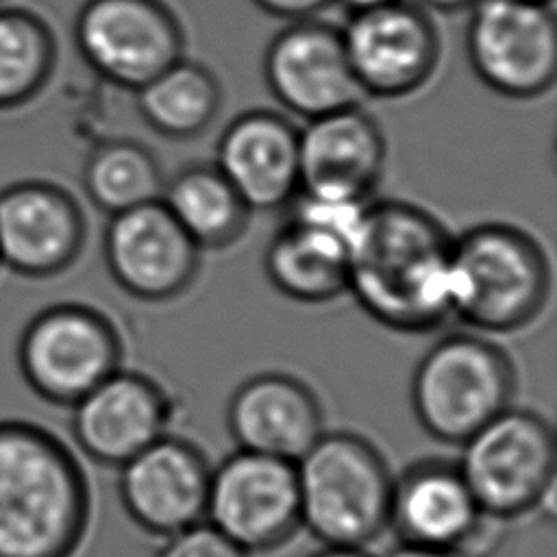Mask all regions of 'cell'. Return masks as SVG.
<instances>
[{"label":"cell","instance_id":"6da1fadb","mask_svg":"<svg viewBox=\"0 0 557 557\" xmlns=\"http://www.w3.org/2000/svg\"><path fill=\"white\" fill-rule=\"evenodd\" d=\"M450 231L407 200H370L348 250L346 292L381 326L431 333L450 313Z\"/></svg>","mask_w":557,"mask_h":557},{"label":"cell","instance_id":"7a4b0ae2","mask_svg":"<svg viewBox=\"0 0 557 557\" xmlns=\"http://www.w3.org/2000/svg\"><path fill=\"white\" fill-rule=\"evenodd\" d=\"M91 522L70 446L28 420H0V557H76Z\"/></svg>","mask_w":557,"mask_h":557},{"label":"cell","instance_id":"3957f363","mask_svg":"<svg viewBox=\"0 0 557 557\" xmlns=\"http://www.w3.org/2000/svg\"><path fill=\"white\" fill-rule=\"evenodd\" d=\"M553 285L544 246L507 222H481L453 235L450 313L476 333L498 335L529 326Z\"/></svg>","mask_w":557,"mask_h":557},{"label":"cell","instance_id":"277c9868","mask_svg":"<svg viewBox=\"0 0 557 557\" xmlns=\"http://www.w3.org/2000/svg\"><path fill=\"white\" fill-rule=\"evenodd\" d=\"M300 524L326 546L366 548L389 527L394 476L352 431H324L294 463Z\"/></svg>","mask_w":557,"mask_h":557},{"label":"cell","instance_id":"5b68a950","mask_svg":"<svg viewBox=\"0 0 557 557\" xmlns=\"http://www.w3.org/2000/svg\"><path fill=\"white\" fill-rule=\"evenodd\" d=\"M516 387V366L500 344L476 331H457L424 350L409 398L424 433L461 446L511 405Z\"/></svg>","mask_w":557,"mask_h":557},{"label":"cell","instance_id":"8992f818","mask_svg":"<svg viewBox=\"0 0 557 557\" xmlns=\"http://www.w3.org/2000/svg\"><path fill=\"white\" fill-rule=\"evenodd\" d=\"M457 466L483 511L555 518L557 440L544 416L509 405L461 444Z\"/></svg>","mask_w":557,"mask_h":557},{"label":"cell","instance_id":"52a82bcc","mask_svg":"<svg viewBox=\"0 0 557 557\" xmlns=\"http://www.w3.org/2000/svg\"><path fill=\"white\" fill-rule=\"evenodd\" d=\"M122 337L100 309L54 302L37 311L20 333L15 361L35 396L72 407L122 368Z\"/></svg>","mask_w":557,"mask_h":557},{"label":"cell","instance_id":"ba28073f","mask_svg":"<svg viewBox=\"0 0 557 557\" xmlns=\"http://www.w3.org/2000/svg\"><path fill=\"white\" fill-rule=\"evenodd\" d=\"M463 44L472 72L498 96L531 100L555 83L557 22L550 2L476 0Z\"/></svg>","mask_w":557,"mask_h":557},{"label":"cell","instance_id":"9c48e42d","mask_svg":"<svg viewBox=\"0 0 557 557\" xmlns=\"http://www.w3.org/2000/svg\"><path fill=\"white\" fill-rule=\"evenodd\" d=\"M72 35L104 83L133 94L185 57L183 24L165 0H85Z\"/></svg>","mask_w":557,"mask_h":557},{"label":"cell","instance_id":"30bf717a","mask_svg":"<svg viewBox=\"0 0 557 557\" xmlns=\"http://www.w3.org/2000/svg\"><path fill=\"white\" fill-rule=\"evenodd\" d=\"M205 520L246 555L285 546L302 529L294 461L237 448L211 468Z\"/></svg>","mask_w":557,"mask_h":557},{"label":"cell","instance_id":"8fae6325","mask_svg":"<svg viewBox=\"0 0 557 557\" xmlns=\"http://www.w3.org/2000/svg\"><path fill=\"white\" fill-rule=\"evenodd\" d=\"M339 30L363 96L385 100L411 96L433 78L440 65V30L431 11L413 0H394L352 13Z\"/></svg>","mask_w":557,"mask_h":557},{"label":"cell","instance_id":"7c38bea8","mask_svg":"<svg viewBox=\"0 0 557 557\" xmlns=\"http://www.w3.org/2000/svg\"><path fill=\"white\" fill-rule=\"evenodd\" d=\"M85 239V211L59 183L22 178L0 189V268L11 274L59 276L76 263Z\"/></svg>","mask_w":557,"mask_h":557},{"label":"cell","instance_id":"4fadbf2b","mask_svg":"<svg viewBox=\"0 0 557 557\" xmlns=\"http://www.w3.org/2000/svg\"><path fill=\"white\" fill-rule=\"evenodd\" d=\"M200 252L161 200L109 215L102 231V259L111 278L144 302L185 294L198 276Z\"/></svg>","mask_w":557,"mask_h":557},{"label":"cell","instance_id":"5bb4252c","mask_svg":"<svg viewBox=\"0 0 557 557\" xmlns=\"http://www.w3.org/2000/svg\"><path fill=\"white\" fill-rule=\"evenodd\" d=\"M263 78L276 102L307 120L361 104L342 30L324 20L289 22L263 52Z\"/></svg>","mask_w":557,"mask_h":557},{"label":"cell","instance_id":"9a60e30c","mask_svg":"<svg viewBox=\"0 0 557 557\" xmlns=\"http://www.w3.org/2000/svg\"><path fill=\"white\" fill-rule=\"evenodd\" d=\"M211 468L194 442L165 433L120 466V503L139 529L168 537L205 520Z\"/></svg>","mask_w":557,"mask_h":557},{"label":"cell","instance_id":"2e32d148","mask_svg":"<svg viewBox=\"0 0 557 557\" xmlns=\"http://www.w3.org/2000/svg\"><path fill=\"white\" fill-rule=\"evenodd\" d=\"M72 437L102 466H122L168 433L172 403L148 374L117 368L72 407Z\"/></svg>","mask_w":557,"mask_h":557},{"label":"cell","instance_id":"e0dca14e","mask_svg":"<svg viewBox=\"0 0 557 557\" xmlns=\"http://www.w3.org/2000/svg\"><path fill=\"white\" fill-rule=\"evenodd\" d=\"M385 135L361 107H344L298 128V191L335 200H372L385 168Z\"/></svg>","mask_w":557,"mask_h":557},{"label":"cell","instance_id":"ac0fdd59","mask_svg":"<svg viewBox=\"0 0 557 557\" xmlns=\"http://www.w3.org/2000/svg\"><path fill=\"white\" fill-rule=\"evenodd\" d=\"M213 163L250 211L285 209L300 187L298 128L278 111H244L222 131Z\"/></svg>","mask_w":557,"mask_h":557},{"label":"cell","instance_id":"d6986e66","mask_svg":"<svg viewBox=\"0 0 557 557\" xmlns=\"http://www.w3.org/2000/svg\"><path fill=\"white\" fill-rule=\"evenodd\" d=\"M226 429L239 450L298 461L324 433L315 392L285 372L242 381L226 405Z\"/></svg>","mask_w":557,"mask_h":557},{"label":"cell","instance_id":"ffe728a7","mask_svg":"<svg viewBox=\"0 0 557 557\" xmlns=\"http://www.w3.org/2000/svg\"><path fill=\"white\" fill-rule=\"evenodd\" d=\"M481 516L457 461L422 459L392 485L389 527L400 542L457 550Z\"/></svg>","mask_w":557,"mask_h":557},{"label":"cell","instance_id":"44dd1931","mask_svg":"<svg viewBox=\"0 0 557 557\" xmlns=\"http://www.w3.org/2000/svg\"><path fill=\"white\" fill-rule=\"evenodd\" d=\"M348 246L318 228L285 218L263 252V272L289 300L322 305L346 294Z\"/></svg>","mask_w":557,"mask_h":557},{"label":"cell","instance_id":"7402d4cb","mask_svg":"<svg viewBox=\"0 0 557 557\" xmlns=\"http://www.w3.org/2000/svg\"><path fill=\"white\" fill-rule=\"evenodd\" d=\"M159 200L200 250L239 242L252 213L218 165L207 161L187 163L165 178Z\"/></svg>","mask_w":557,"mask_h":557},{"label":"cell","instance_id":"603a6c76","mask_svg":"<svg viewBox=\"0 0 557 557\" xmlns=\"http://www.w3.org/2000/svg\"><path fill=\"white\" fill-rule=\"evenodd\" d=\"M135 104L157 135L185 141L213 124L222 107V87L207 65L181 57L135 91Z\"/></svg>","mask_w":557,"mask_h":557},{"label":"cell","instance_id":"cb8c5ba5","mask_svg":"<svg viewBox=\"0 0 557 557\" xmlns=\"http://www.w3.org/2000/svg\"><path fill=\"white\" fill-rule=\"evenodd\" d=\"M59 57L52 26L33 9L0 4V111L33 102L50 83Z\"/></svg>","mask_w":557,"mask_h":557},{"label":"cell","instance_id":"d4e9b609","mask_svg":"<svg viewBox=\"0 0 557 557\" xmlns=\"http://www.w3.org/2000/svg\"><path fill=\"white\" fill-rule=\"evenodd\" d=\"M89 202L115 215L161 198L165 176L150 148L135 139H104L85 157L81 172Z\"/></svg>","mask_w":557,"mask_h":557},{"label":"cell","instance_id":"484cf974","mask_svg":"<svg viewBox=\"0 0 557 557\" xmlns=\"http://www.w3.org/2000/svg\"><path fill=\"white\" fill-rule=\"evenodd\" d=\"M368 205H370V200L368 202L335 200V198H318V196L298 191L285 207L287 209L285 218L307 224L311 228H318V231L344 242L350 250V246L363 224Z\"/></svg>","mask_w":557,"mask_h":557},{"label":"cell","instance_id":"4316f807","mask_svg":"<svg viewBox=\"0 0 557 557\" xmlns=\"http://www.w3.org/2000/svg\"><path fill=\"white\" fill-rule=\"evenodd\" d=\"M154 557H248L207 520L163 537Z\"/></svg>","mask_w":557,"mask_h":557},{"label":"cell","instance_id":"83f0119b","mask_svg":"<svg viewBox=\"0 0 557 557\" xmlns=\"http://www.w3.org/2000/svg\"><path fill=\"white\" fill-rule=\"evenodd\" d=\"M507 535L509 520H503L481 509V516L455 553L459 557H494L496 553H500Z\"/></svg>","mask_w":557,"mask_h":557},{"label":"cell","instance_id":"f1b7e54d","mask_svg":"<svg viewBox=\"0 0 557 557\" xmlns=\"http://www.w3.org/2000/svg\"><path fill=\"white\" fill-rule=\"evenodd\" d=\"M257 9L272 17H281L287 22L309 20L324 11L333 0H252Z\"/></svg>","mask_w":557,"mask_h":557},{"label":"cell","instance_id":"f546056e","mask_svg":"<svg viewBox=\"0 0 557 557\" xmlns=\"http://www.w3.org/2000/svg\"><path fill=\"white\" fill-rule=\"evenodd\" d=\"M385 557H459L453 550L435 548V546H420V544H405L400 542L392 550L385 553Z\"/></svg>","mask_w":557,"mask_h":557},{"label":"cell","instance_id":"4dcf8cb0","mask_svg":"<svg viewBox=\"0 0 557 557\" xmlns=\"http://www.w3.org/2000/svg\"><path fill=\"white\" fill-rule=\"evenodd\" d=\"M426 11H437V13H457L470 9L476 0H413Z\"/></svg>","mask_w":557,"mask_h":557},{"label":"cell","instance_id":"1f68e13d","mask_svg":"<svg viewBox=\"0 0 557 557\" xmlns=\"http://www.w3.org/2000/svg\"><path fill=\"white\" fill-rule=\"evenodd\" d=\"M307 557H372L366 553V548H350V546H322L320 550L307 555Z\"/></svg>","mask_w":557,"mask_h":557},{"label":"cell","instance_id":"d6a6232c","mask_svg":"<svg viewBox=\"0 0 557 557\" xmlns=\"http://www.w3.org/2000/svg\"><path fill=\"white\" fill-rule=\"evenodd\" d=\"M333 2L342 4L346 9V13L352 15V13H361V11H370V9L383 7V4L394 2V0H333Z\"/></svg>","mask_w":557,"mask_h":557},{"label":"cell","instance_id":"836d02e7","mask_svg":"<svg viewBox=\"0 0 557 557\" xmlns=\"http://www.w3.org/2000/svg\"><path fill=\"white\" fill-rule=\"evenodd\" d=\"M540 2H550V0H540Z\"/></svg>","mask_w":557,"mask_h":557},{"label":"cell","instance_id":"e575fe53","mask_svg":"<svg viewBox=\"0 0 557 557\" xmlns=\"http://www.w3.org/2000/svg\"><path fill=\"white\" fill-rule=\"evenodd\" d=\"M2 2H9V0H0V4H2Z\"/></svg>","mask_w":557,"mask_h":557}]
</instances>
